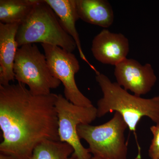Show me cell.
I'll return each mask as SVG.
<instances>
[{
	"label": "cell",
	"instance_id": "cell-1",
	"mask_svg": "<svg viewBox=\"0 0 159 159\" xmlns=\"http://www.w3.org/2000/svg\"><path fill=\"white\" fill-rule=\"evenodd\" d=\"M57 97L53 93L35 96L20 83L0 85L1 153L29 159L43 141H59Z\"/></svg>",
	"mask_w": 159,
	"mask_h": 159
},
{
	"label": "cell",
	"instance_id": "cell-2",
	"mask_svg": "<svg viewBox=\"0 0 159 159\" xmlns=\"http://www.w3.org/2000/svg\"><path fill=\"white\" fill-rule=\"evenodd\" d=\"M96 74V80L103 93L97 102L98 118L117 112L123 117L129 130L134 133L142 117H148L159 124V96L145 99L132 95L104 74L99 72Z\"/></svg>",
	"mask_w": 159,
	"mask_h": 159
},
{
	"label": "cell",
	"instance_id": "cell-3",
	"mask_svg": "<svg viewBox=\"0 0 159 159\" xmlns=\"http://www.w3.org/2000/svg\"><path fill=\"white\" fill-rule=\"evenodd\" d=\"M16 39L19 47L40 43L57 46L72 53L77 48L75 41L44 0H35L31 13L19 26Z\"/></svg>",
	"mask_w": 159,
	"mask_h": 159
},
{
	"label": "cell",
	"instance_id": "cell-4",
	"mask_svg": "<svg viewBox=\"0 0 159 159\" xmlns=\"http://www.w3.org/2000/svg\"><path fill=\"white\" fill-rule=\"evenodd\" d=\"M128 127L122 116L115 112L113 117L99 125L80 124L77 131L80 139L88 143L94 156L103 159H126L127 145L125 131Z\"/></svg>",
	"mask_w": 159,
	"mask_h": 159
},
{
	"label": "cell",
	"instance_id": "cell-5",
	"mask_svg": "<svg viewBox=\"0 0 159 159\" xmlns=\"http://www.w3.org/2000/svg\"><path fill=\"white\" fill-rule=\"evenodd\" d=\"M13 70L18 83L28 86L35 96L49 95L51 89H57L61 84L51 73L45 54L34 43L19 47Z\"/></svg>",
	"mask_w": 159,
	"mask_h": 159
},
{
	"label": "cell",
	"instance_id": "cell-6",
	"mask_svg": "<svg viewBox=\"0 0 159 159\" xmlns=\"http://www.w3.org/2000/svg\"><path fill=\"white\" fill-rule=\"evenodd\" d=\"M55 109L58 120L59 141L66 142L74 148V159H88L92 157L89 148L81 144L77 133L80 124H90L97 117V108L80 106L69 101L61 94L57 95Z\"/></svg>",
	"mask_w": 159,
	"mask_h": 159
},
{
	"label": "cell",
	"instance_id": "cell-7",
	"mask_svg": "<svg viewBox=\"0 0 159 159\" xmlns=\"http://www.w3.org/2000/svg\"><path fill=\"white\" fill-rule=\"evenodd\" d=\"M51 73L62 83L65 97L80 106H93L90 100L80 92L75 81V74L80 70V65L75 54L60 47L41 44Z\"/></svg>",
	"mask_w": 159,
	"mask_h": 159
},
{
	"label": "cell",
	"instance_id": "cell-8",
	"mask_svg": "<svg viewBox=\"0 0 159 159\" xmlns=\"http://www.w3.org/2000/svg\"><path fill=\"white\" fill-rule=\"evenodd\" d=\"M114 75L119 85L139 97L149 93L157 80L150 64L143 65L131 58H126L115 66Z\"/></svg>",
	"mask_w": 159,
	"mask_h": 159
},
{
	"label": "cell",
	"instance_id": "cell-9",
	"mask_svg": "<svg viewBox=\"0 0 159 159\" xmlns=\"http://www.w3.org/2000/svg\"><path fill=\"white\" fill-rule=\"evenodd\" d=\"M129 51V40L122 33L103 29L92 41L91 51L97 61L116 66L126 59Z\"/></svg>",
	"mask_w": 159,
	"mask_h": 159
},
{
	"label": "cell",
	"instance_id": "cell-10",
	"mask_svg": "<svg viewBox=\"0 0 159 159\" xmlns=\"http://www.w3.org/2000/svg\"><path fill=\"white\" fill-rule=\"evenodd\" d=\"M20 25L0 23V85L15 80L13 66L19 48L16 38Z\"/></svg>",
	"mask_w": 159,
	"mask_h": 159
},
{
	"label": "cell",
	"instance_id": "cell-11",
	"mask_svg": "<svg viewBox=\"0 0 159 159\" xmlns=\"http://www.w3.org/2000/svg\"><path fill=\"white\" fill-rule=\"evenodd\" d=\"M55 12L66 32L73 38L77 45L80 58L89 66L98 73L96 69L90 63L86 57L76 29V22L79 19L76 8V0H44Z\"/></svg>",
	"mask_w": 159,
	"mask_h": 159
},
{
	"label": "cell",
	"instance_id": "cell-12",
	"mask_svg": "<svg viewBox=\"0 0 159 159\" xmlns=\"http://www.w3.org/2000/svg\"><path fill=\"white\" fill-rule=\"evenodd\" d=\"M79 19L88 24L109 28L114 22L112 7L106 0H76Z\"/></svg>",
	"mask_w": 159,
	"mask_h": 159
},
{
	"label": "cell",
	"instance_id": "cell-13",
	"mask_svg": "<svg viewBox=\"0 0 159 159\" xmlns=\"http://www.w3.org/2000/svg\"><path fill=\"white\" fill-rule=\"evenodd\" d=\"M35 2V0H1V23L20 25L31 13Z\"/></svg>",
	"mask_w": 159,
	"mask_h": 159
},
{
	"label": "cell",
	"instance_id": "cell-14",
	"mask_svg": "<svg viewBox=\"0 0 159 159\" xmlns=\"http://www.w3.org/2000/svg\"><path fill=\"white\" fill-rule=\"evenodd\" d=\"M74 151L66 142L46 140L34 148L30 159H71L69 157Z\"/></svg>",
	"mask_w": 159,
	"mask_h": 159
},
{
	"label": "cell",
	"instance_id": "cell-15",
	"mask_svg": "<svg viewBox=\"0 0 159 159\" xmlns=\"http://www.w3.org/2000/svg\"><path fill=\"white\" fill-rule=\"evenodd\" d=\"M153 138L148 150V155L151 159H159V124L150 127Z\"/></svg>",
	"mask_w": 159,
	"mask_h": 159
},
{
	"label": "cell",
	"instance_id": "cell-16",
	"mask_svg": "<svg viewBox=\"0 0 159 159\" xmlns=\"http://www.w3.org/2000/svg\"><path fill=\"white\" fill-rule=\"evenodd\" d=\"M88 159H103L102 158H101L99 157H96V156H93L92 157Z\"/></svg>",
	"mask_w": 159,
	"mask_h": 159
},
{
	"label": "cell",
	"instance_id": "cell-17",
	"mask_svg": "<svg viewBox=\"0 0 159 159\" xmlns=\"http://www.w3.org/2000/svg\"><path fill=\"white\" fill-rule=\"evenodd\" d=\"M71 159H74V158H73V157H71Z\"/></svg>",
	"mask_w": 159,
	"mask_h": 159
},
{
	"label": "cell",
	"instance_id": "cell-18",
	"mask_svg": "<svg viewBox=\"0 0 159 159\" xmlns=\"http://www.w3.org/2000/svg\"></svg>",
	"mask_w": 159,
	"mask_h": 159
}]
</instances>
